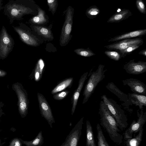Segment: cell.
Masks as SVG:
<instances>
[{
  "label": "cell",
  "mask_w": 146,
  "mask_h": 146,
  "mask_svg": "<svg viewBox=\"0 0 146 146\" xmlns=\"http://www.w3.org/2000/svg\"><path fill=\"white\" fill-rule=\"evenodd\" d=\"M100 13V11L99 8L96 5H93L87 9L86 14L89 18L92 19L96 17Z\"/></svg>",
  "instance_id": "27"
},
{
  "label": "cell",
  "mask_w": 146,
  "mask_h": 146,
  "mask_svg": "<svg viewBox=\"0 0 146 146\" xmlns=\"http://www.w3.org/2000/svg\"><path fill=\"white\" fill-rule=\"evenodd\" d=\"M146 34V29L136 30L115 36L110 39L108 42H117L124 39L141 37L145 35Z\"/></svg>",
  "instance_id": "17"
},
{
  "label": "cell",
  "mask_w": 146,
  "mask_h": 146,
  "mask_svg": "<svg viewBox=\"0 0 146 146\" xmlns=\"http://www.w3.org/2000/svg\"><path fill=\"white\" fill-rule=\"evenodd\" d=\"M97 144L98 146H110L104 136L101 127L99 123L96 125Z\"/></svg>",
  "instance_id": "26"
},
{
  "label": "cell",
  "mask_w": 146,
  "mask_h": 146,
  "mask_svg": "<svg viewBox=\"0 0 146 146\" xmlns=\"http://www.w3.org/2000/svg\"><path fill=\"white\" fill-rule=\"evenodd\" d=\"M14 44L13 39L3 26L0 33V58L7 57L12 51Z\"/></svg>",
  "instance_id": "5"
},
{
  "label": "cell",
  "mask_w": 146,
  "mask_h": 146,
  "mask_svg": "<svg viewBox=\"0 0 146 146\" xmlns=\"http://www.w3.org/2000/svg\"><path fill=\"white\" fill-rule=\"evenodd\" d=\"M84 117H82L70 132L65 144L66 146H77L81 135Z\"/></svg>",
  "instance_id": "13"
},
{
  "label": "cell",
  "mask_w": 146,
  "mask_h": 146,
  "mask_svg": "<svg viewBox=\"0 0 146 146\" xmlns=\"http://www.w3.org/2000/svg\"><path fill=\"white\" fill-rule=\"evenodd\" d=\"M123 67L129 74H140L146 72V62L139 61L136 62L134 59L131 60L124 64Z\"/></svg>",
  "instance_id": "11"
},
{
  "label": "cell",
  "mask_w": 146,
  "mask_h": 146,
  "mask_svg": "<svg viewBox=\"0 0 146 146\" xmlns=\"http://www.w3.org/2000/svg\"><path fill=\"white\" fill-rule=\"evenodd\" d=\"M37 63L39 72L40 74L41 77H42L44 69L45 64L44 63L43 60L41 58H40L37 61Z\"/></svg>",
  "instance_id": "34"
},
{
  "label": "cell",
  "mask_w": 146,
  "mask_h": 146,
  "mask_svg": "<svg viewBox=\"0 0 146 146\" xmlns=\"http://www.w3.org/2000/svg\"><path fill=\"white\" fill-rule=\"evenodd\" d=\"M88 72L84 73L81 76L78 82L77 88L74 91L72 98V108L71 114L73 115L75 112L80 92L83 87L84 82L87 79Z\"/></svg>",
  "instance_id": "14"
},
{
  "label": "cell",
  "mask_w": 146,
  "mask_h": 146,
  "mask_svg": "<svg viewBox=\"0 0 146 146\" xmlns=\"http://www.w3.org/2000/svg\"><path fill=\"white\" fill-rule=\"evenodd\" d=\"M143 129H141L136 136L125 141L126 146H139L142 140Z\"/></svg>",
  "instance_id": "22"
},
{
  "label": "cell",
  "mask_w": 146,
  "mask_h": 146,
  "mask_svg": "<svg viewBox=\"0 0 146 146\" xmlns=\"http://www.w3.org/2000/svg\"><path fill=\"white\" fill-rule=\"evenodd\" d=\"M37 96L40 113L51 127L54 120L50 107L42 94L38 93Z\"/></svg>",
  "instance_id": "9"
},
{
  "label": "cell",
  "mask_w": 146,
  "mask_h": 146,
  "mask_svg": "<svg viewBox=\"0 0 146 146\" xmlns=\"http://www.w3.org/2000/svg\"><path fill=\"white\" fill-rule=\"evenodd\" d=\"M6 10L9 17L13 19H20L24 15L33 12L30 8L15 3L7 5Z\"/></svg>",
  "instance_id": "8"
},
{
  "label": "cell",
  "mask_w": 146,
  "mask_h": 146,
  "mask_svg": "<svg viewBox=\"0 0 146 146\" xmlns=\"http://www.w3.org/2000/svg\"></svg>",
  "instance_id": "41"
},
{
  "label": "cell",
  "mask_w": 146,
  "mask_h": 146,
  "mask_svg": "<svg viewBox=\"0 0 146 146\" xmlns=\"http://www.w3.org/2000/svg\"><path fill=\"white\" fill-rule=\"evenodd\" d=\"M99 114L101 125L108 133L111 140L115 143L120 145L123 137L115 119L102 101L100 104Z\"/></svg>",
  "instance_id": "1"
},
{
  "label": "cell",
  "mask_w": 146,
  "mask_h": 146,
  "mask_svg": "<svg viewBox=\"0 0 146 146\" xmlns=\"http://www.w3.org/2000/svg\"><path fill=\"white\" fill-rule=\"evenodd\" d=\"M86 146H96L92 127L90 121H86Z\"/></svg>",
  "instance_id": "20"
},
{
  "label": "cell",
  "mask_w": 146,
  "mask_h": 146,
  "mask_svg": "<svg viewBox=\"0 0 146 146\" xmlns=\"http://www.w3.org/2000/svg\"><path fill=\"white\" fill-rule=\"evenodd\" d=\"M20 138H15L9 142V146H23Z\"/></svg>",
  "instance_id": "35"
},
{
  "label": "cell",
  "mask_w": 146,
  "mask_h": 146,
  "mask_svg": "<svg viewBox=\"0 0 146 146\" xmlns=\"http://www.w3.org/2000/svg\"><path fill=\"white\" fill-rule=\"evenodd\" d=\"M124 86H128L133 93L145 96L146 85L140 80L136 79L130 78L122 80Z\"/></svg>",
  "instance_id": "12"
},
{
  "label": "cell",
  "mask_w": 146,
  "mask_h": 146,
  "mask_svg": "<svg viewBox=\"0 0 146 146\" xmlns=\"http://www.w3.org/2000/svg\"><path fill=\"white\" fill-rule=\"evenodd\" d=\"M74 9L69 6L66 10L65 21L62 27L60 38V45L64 46L68 44L70 40L72 31Z\"/></svg>",
  "instance_id": "4"
},
{
  "label": "cell",
  "mask_w": 146,
  "mask_h": 146,
  "mask_svg": "<svg viewBox=\"0 0 146 146\" xmlns=\"http://www.w3.org/2000/svg\"><path fill=\"white\" fill-rule=\"evenodd\" d=\"M74 51L78 55L85 57H90L96 55L89 48L87 49L78 48L75 49Z\"/></svg>",
  "instance_id": "28"
},
{
  "label": "cell",
  "mask_w": 146,
  "mask_h": 146,
  "mask_svg": "<svg viewBox=\"0 0 146 146\" xmlns=\"http://www.w3.org/2000/svg\"><path fill=\"white\" fill-rule=\"evenodd\" d=\"M5 142H2L0 137V146H3V145L5 143Z\"/></svg>",
  "instance_id": "39"
},
{
  "label": "cell",
  "mask_w": 146,
  "mask_h": 146,
  "mask_svg": "<svg viewBox=\"0 0 146 146\" xmlns=\"http://www.w3.org/2000/svg\"><path fill=\"white\" fill-rule=\"evenodd\" d=\"M13 27L24 42L31 46H36L38 45L36 39L26 31L18 27L13 26Z\"/></svg>",
  "instance_id": "15"
},
{
  "label": "cell",
  "mask_w": 146,
  "mask_h": 146,
  "mask_svg": "<svg viewBox=\"0 0 146 146\" xmlns=\"http://www.w3.org/2000/svg\"><path fill=\"white\" fill-rule=\"evenodd\" d=\"M38 14L33 17L31 19L32 23L37 24H42L47 22L45 13L44 11L39 7H37Z\"/></svg>",
  "instance_id": "23"
},
{
  "label": "cell",
  "mask_w": 146,
  "mask_h": 146,
  "mask_svg": "<svg viewBox=\"0 0 146 146\" xmlns=\"http://www.w3.org/2000/svg\"><path fill=\"white\" fill-rule=\"evenodd\" d=\"M13 88L18 98V105L20 114L24 118L27 113L29 106V102L27 94L20 85L15 84Z\"/></svg>",
  "instance_id": "7"
},
{
  "label": "cell",
  "mask_w": 146,
  "mask_h": 146,
  "mask_svg": "<svg viewBox=\"0 0 146 146\" xmlns=\"http://www.w3.org/2000/svg\"><path fill=\"white\" fill-rule=\"evenodd\" d=\"M101 98L116 120L119 129L121 131L125 129L128 127V124L123 110L116 102L108 98L106 95L102 96Z\"/></svg>",
  "instance_id": "2"
},
{
  "label": "cell",
  "mask_w": 146,
  "mask_h": 146,
  "mask_svg": "<svg viewBox=\"0 0 146 146\" xmlns=\"http://www.w3.org/2000/svg\"><path fill=\"white\" fill-rule=\"evenodd\" d=\"M1 113H0V117H1ZM0 131H1V130H0Z\"/></svg>",
  "instance_id": "40"
},
{
  "label": "cell",
  "mask_w": 146,
  "mask_h": 146,
  "mask_svg": "<svg viewBox=\"0 0 146 146\" xmlns=\"http://www.w3.org/2000/svg\"><path fill=\"white\" fill-rule=\"evenodd\" d=\"M6 74L5 72L0 70V77H3Z\"/></svg>",
  "instance_id": "38"
},
{
  "label": "cell",
  "mask_w": 146,
  "mask_h": 146,
  "mask_svg": "<svg viewBox=\"0 0 146 146\" xmlns=\"http://www.w3.org/2000/svg\"><path fill=\"white\" fill-rule=\"evenodd\" d=\"M73 81L72 77L67 78L60 82L52 90L51 93L54 94L65 90L67 88L70 87Z\"/></svg>",
  "instance_id": "21"
},
{
  "label": "cell",
  "mask_w": 146,
  "mask_h": 146,
  "mask_svg": "<svg viewBox=\"0 0 146 146\" xmlns=\"http://www.w3.org/2000/svg\"><path fill=\"white\" fill-rule=\"evenodd\" d=\"M136 7L139 11L141 13L145 14L146 8L144 2L142 0H137L136 1Z\"/></svg>",
  "instance_id": "33"
},
{
  "label": "cell",
  "mask_w": 146,
  "mask_h": 146,
  "mask_svg": "<svg viewBox=\"0 0 146 146\" xmlns=\"http://www.w3.org/2000/svg\"><path fill=\"white\" fill-rule=\"evenodd\" d=\"M141 46V45H134L129 46L123 50L119 51L121 58H124L127 55L130 54Z\"/></svg>",
  "instance_id": "29"
},
{
  "label": "cell",
  "mask_w": 146,
  "mask_h": 146,
  "mask_svg": "<svg viewBox=\"0 0 146 146\" xmlns=\"http://www.w3.org/2000/svg\"><path fill=\"white\" fill-rule=\"evenodd\" d=\"M104 65L100 64L97 70L91 73L83 92L82 104L87 102L98 84L105 78V73L106 70H104Z\"/></svg>",
  "instance_id": "3"
},
{
  "label": "cell",
  "mask_w": 146,
  "mask_h": 146,
  "mask_svg": "<svg viewBox=\"0 0 146 146\" xmlns=\"http://www.w3.org/2000/svg\"><path fill=\"white\" fill-rule=\"evenodd\" d=\"M34 29L38 35L49 39H53V36L52 31L49 29L38 26H35Z\"/></svg>",
  "instance_id": "24"
},
{
  "label": "cell",
  "mask_w": 146,
  "mask_h": 146,
  "mask_svg": "<svg viewBox=\"0 0 146 146\" xmlns=\"http://www.w3.org/2000/svg\"><path fill=\"white\" fill-rule=\"evenodd\" d=\"M20 139L22 144L26 146H40L42 144L43 141L41 131L38 133L35 138L31 141H24L21 139Z\"/></svg>",
  "instance_id": "25"
},
{
  "label": "cell",
  "mask_w": 146,
  "mask_h": 146,
  "mask_svg": "<svg viewBox=\"0 0 146 146\" xmlns=\"http://www.w3.org/2000/svg\"><path fill=\"white\" fill-rule=\"evenodd\" d=\"M143 43L142 38H137L123 40L113 44L105 46L104 47L110 50L120 51L131 46L135 45H141Z\"/></svg>",
  "instance_id": "10"
},
{
  "label": "cell",
  "mask_w": 146,
  "mask_h": 146,
  "mask_svg": "<svg viewBox=\"0 0 146 146\" xmlns=\"http://www.w3.org/2000/svg\"><path fill=\"white\" fill-rule=\"evenodd\" d=\"M139 54L140 55H143L145 56H146V49H144L143 50L139 52Z\"/></svg>",
  "instance_id": "37"
},
{
  "label": "cell",
  "mask_w": 146,
  "mask_h": 146,
  "mask_svg": "<svg viewBox=\"0 0 146 146\" xmlns=\"http://www.w3.org/2000/svg\"><path fill=\"white\" fill-rule=\"evenodd\" d=\"M47 4L49 8V10L51 11L53 15L56 10L57 6V1L56 0H48Z\"/></svg>",
  "instance_id": "32"
},
{
  "label": "cell",
  "mask_w": 146,
  "mask_h": 146,
  "mask_svg": "<svg viewBox=\"0 0 146 146\" xmlns=\"http://www.w3.org/2000/svg\"><path fill=\"white\" fill-rule=\"evenodd\" d=\"M132 14L129 10L122 9L120 12L115 13L111 17L107 22L108 23H118L127 19Z\"/></svg>",
  "instance_id": "19"
},
{
  "label": "cell",
  "mask_w": 146,
  "mask_h": 146,
  "mask_svg": "<svg viewBox=\"0 0 146 146\" xmlns=\"http://www.w3.org/2000/svg\"><path fill=\"white\" fill-rule=\"evenodd\" d=\"M34 78L36 81H39L41 78L40 74L39 72L38 65L36 63L34 70Z\"/></svg>",
  "instance_id": "36"
},
{
  "label": "cell",
  "mask_w": 146,
  "mask_h": 146,
  "mask_svg": "<svg viewBox=\"0 0 146 146\" xmlns=\"http://www.w3.org/2000/svg\"><path fill=\"white\" fill-rule=\"evenodd\" d=\"M137 114L138 117L137 121L133 120L124 133L123 139L125 141L133 137V135L134 137L135 134L143 128L146 122V111L144 112L142 109L141 110L140 113L137 110Z\"/></svg>",
  "instance_id": "6"
},
{
  "label": "cell",
  "mask_w": 146,
  "mask_h": 146,
  "mask_svg": "<svg viewBox=\"0 0 146 146\" xmlns=\"http://www.w3.org/2000/svg\"><path fill=\"white\" fill-rule=\"evenodd\" d=\"M69 92H70L68 90H64L54 94L53 97L56 100H62L66 97Z\"/></svg>",
  "instance_id": "31"
},
{
  "label": "cell",
  "mask_w": 146,
  "mask_h": 146,
  "mask_svg": "<svg viewBox=\"0 0 146 146\" xmlns=\"http://www.w3.org/2000/svg\"><path fill=\"white\" fill-rule=\"evenodd\" d=\"M128 99L130 105H134L138 106L139 109H143V106H146V96L145 95L137 94L128 93Z\"/></svg>",
  "instance_id": "18"
},
{
  "label": "cell",
  "mask_w": 146,
  "mask_h": 146,
  "mask_svg": "<svg viewBox=\"0 0 146 146\" xmlns=\"http://www.w3.org/2000/svg\"><path fill=\"white\" fill-rule=\"evenodd\" d=\"M104 53L109 58L115 61H118L121 58L120 53L115 51L106 50Z\"/></svg>",
  "instance_id": "30"
},
{
  "label": "cell",
  "mask_w": 146,
  "mask_h": 146,
  "mask_svg": "<svg viewBox=\"0 0 146 146\" xmlns=\"http://www.w3.org/2000/svg\"><path fill=\"white\" fill-rule=\"evenodd\" d=\"M106 87L109 91L116 96L121 101L124 102L122 104L123 106L127 107L131 106L128 99V95L122 92L113 82L109 83Z\"/></svg>",
  "instance_id": "16"
}]
</instances>
